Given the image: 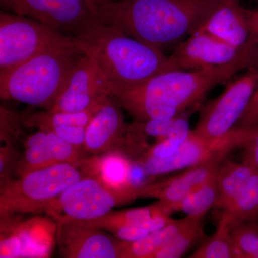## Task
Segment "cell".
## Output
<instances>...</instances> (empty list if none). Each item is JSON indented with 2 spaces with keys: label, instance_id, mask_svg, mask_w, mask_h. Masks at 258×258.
Here are the masks:
<instances>
[{
  "label": "cell",
  "instance_id": "52a82bcc",
  "mask_svg": "<svg viewBox=\"0 0 258 258\" xmlns=\"http://www.w3.org/2000/svg\"><path fill=\"white\" fill-rule=\"evenodd\" d=\"M100 3L101 0H0L3 10L33 19L71 37L101 24Z\"/></svg>",
  "mask_w": 258,
  "mask_h": 258
},
{
  "label": "cell",
  "instance_id": "d4e9b609",
  "mask_svg": "<svg viewBox=\"0 0 258 258\" xmlns=\"http://www.w3.org/2000/svg\"><path fill=\"white\" fill-rule=\"evenodd\" d=\"M217 198L218 187L217 174L183 199L176 205L175 211L180 210L187 216L203 218L210 209L215 207Z\"/></svg>",
  "mask_w": 258,
  "mask_h": 258
},
{
  "label": "cell",
  "instance_id": "8fae6325",
  "mask_svg": "<svg viewBox=\"0 0 258 258\" xmlns=\"http://www.w3.org/2000/svg\"><path fill=\"white\" fill-rule=\"evenodd\" d=\"M112 86L92 57L82 54L52 112H81L111 96Z\"/></svg>",
  "mask_w": 258,
  "mask_h": 258
},
{
  "label": "cell",
  "instance_id": "9a60e30c",
  "mask_svg": "<svg viewBox=\"0 0 258 258\" xmlns=\"http://www.w3.org/2000/svg\"><path fill=\"white\" fill-rule=\"evenodd\" d=\"M128 125L119 103L113 97H108L86 127L85 152L94 156L110 152L123 154Z\"/></svg>",
  "mask_w": 258,
  "mask_h": 258
},
{
  "label": "cell",
  "instance_id": "7a4b0ae2",
  "mask_svg": "<svg viewBox=\"0 0 258 258\" xmlns=\"http://www.w3.org/2000/svg\"><path fill=\"white\" fill-rule=\"evenodd\" d=\"M222 0H119L100 3L101 23L164 51L203 25Z\"/></svg>",
  "mask_w": 258,
  "mask_h": 258
},
{
  "label": "cell",
  "instance_id": "d6986e66",
  "mask_svg": "<svg viewBox=\"0 0 258 258\" xmlns=\"http://www.w3.org/2000/svg\"><path fill=\"white\" fill-rule=\"evenodd\" d=\"M130 159L120 152H110L101 157L85 159L81 165L86 174L96 176L108 186L139 198V193L130 189L127 184V176Z\"/></svg>",
  "mask_w": 258,
  "mask_h": 258
},
{
  "label": "cell",
  "instance_id": "5bb4252c",
  "mask_svg": "<svg viewBox=\"0 0 258 258\" xmlns=\"http://www.w3.org/2000/svg\"><path fill=\"white\" fill-rule=\"evenodd\" d=\"M84 152L52 131L39 129L25 140V151L19 158L15 171L20 177L32 171L56 164H80L85 159Z\"/></svg>",
  "mask_w": 258,
  "mask_h": 258
},
{
  "label": "cell",
  "instance_id": "30bf717a",
  "mask_svg": "<svg viewBox=\"0 0 258 258\" xmlns=\"http://www.w3.org/2000/svg\"><path fill=\"white\" fill-rule=\"evenodd\" d=\"M250 132L251 128L235 127L221 138L208 141L191 130L184 143L169 157H143L137 161L142 163L149 175L169 174L199 165L214 158L225 159L231 151L237 147H242Z\"/></svg>",
  "mask_w": 258,
  "mask_h": 258
},
{
  "label": "cell",
  "instance_id": "4fadbf2b",
  "mask_svg": "<svg viewBox=\"0 0 258 258\" xmlns=\"http://www.w3.org/2000/svg\"><path fill=\"white\" fill-rule=\"evenodd\" d=\"M244 47L239 50L210 34L198 30L179 43L169 55L171 69L195 71L222 66L237 58Z\"/></svg>",
  "mask_w": 258,
  "mask_h": 258
},
{
  "label": "cell",
  "instance_id": "ba28073f",
  "mask_svg": "<svg viewBox=\"0 0 258 258\" xmlns=\"http://www.w3.org/2000/svg\"><path fill=\"white\" fill-rule=\"evenodd\" d=\"M134 200L132 195L112 189L96 176L86 174L64 190L45 212L56 222L64 219L87 221Z\"/></svg>",
  "mask_w": 258,
  "mask_h": 258
},
{
  "label": "cell",
  "instance_id": "d6a6232c",
  "mask_svg": "<svg viewBox=\"0 0 258 258\" xmlns=\"http://www.w3.org/2000/svg\"><path fill=\"white\" fill-rule=\"evenodd\" d=\"M258 125V79L257 86L245 111L237 122V128H250Z\"/></svg>",
  "mask_w": 258,
  "mask_h": 258
},
{
  "label": "cell",
  "instance_id": "5b68a950",
  "mask_svg": "<svg viewBox=\"0 0 258 258\" xmlns=\"http://www.w3.org/2000/svg\"><path fill=\"white\" fill-rule=\"evenodd\" d=\"M81 166L56 164L0 185V217L46 211L64 190L86 175Z\"/></svg>",
  "mask_w": 258,
  "mask_h": 258
},
{
  "label": "cell",
  "instance_id": "2e32d148",
  "mask_svg": "<svg viewBox=\"0 0 258 258\" xmlns=\"http://www.w3.org/2000/svg\"><path fill=\"white\" fill-rule=\"evenodd\" d=\"M10 216L1 217L0 257H42L49 254L50 238L43 239L46 223L42 220L15 223Z\"/></svg>",
  "mask_w": 258,
  "mask_h": 258
},
{
  "label": "cell",
  "instance_id": "1f68e13d",
  "mask_svg": "<svg viewBox=\"0 0 258 258\" xmlns=\"http://www.w3.org/2000/svg\"><path fill=\"white\" fill-rule=\"evenodd\" d=\"M242 148L244 149L243 161L258 171V125L252 128Z\"/></svg>",
  "mask_w": 258,
  "mask_h": 258
},
{
  "label": "cell",
  "instance_id": "7c38bea8",
  "mask_svg": "<svg viewBox=\"0 0 258 258\" xmlns=\"http://www.w3.org/2000/svg\"><path fill=\"white\" fill-rule=\"evenodd\" d=\"M57 242L67 258H120L123 241L106 231L64 219L57 222Z\"/></svg>",
  "mask_w": 258,
  "mask_h": 258
},
{
  "label": "cell",
  "instance_id": "8992f818",
  "mask_svg": "<svg viewBox=\"0 0 258 258\" xmlns=\"http://www.w3.org/2000/svg\"><path fill=\"white\" fill-rule=\"evenodd\" d=\"M68 37L45 24L2 10L0 12V74L52 47L74 45Z\"/></svg>",
  "mask_w": 258,
  "mask_h": 258
},
{
  "label": "cell",
  "instance_id": "cb8c5ba5",
  "mask_svg": "<svg viewBox=\"0 0 258 258\" xmlns=\"http://www.w3.org/2000/svg\"><path fill=\"white\" fill-rule=\"evenodd\" d=\"M102 103L94 108L81 112H39L23 117V123L27 126L36 127L40 130L44 131L68 125L87 127L93 115L101 106Z\"/></svg>",
  "mask_w": 258,
  "mask_h": 258
},
{
  "label": "cell",
  "instance_id": "277c9868",
  "mask_svg": "<svg viewBox=\"0 0 258 258\" xmlns=\"http://www.w3.org/2000/svg\"><path fill=\"white\" fill-rule=\"evenodd\" d=\"M82 54L76 42L74 45L44 51L0 74V97L51 111L66 89Z\"/></svg>",
  "mask_w": 258,
  "mask_h": 258
},
{
  "label": "cell",
  "instance_id": "f546056e",
  "mask_svg": "<svg viewBox=\"0 0 258 258\" xmlns=\"http://www.w3.org/2000/svg\"><path fill=\"white\" fill-rule=\"evenodd\" d=\"M0 148V185L10 181L12 172L15 171L19 158L11 141H4Z\"/></svg>",
  "mask_w": 258,
  "mask_h": 258
},
{
  "label": "cell",
  "instance_id": "3957f363",
  "mask_svg": "<svg viewBox=\"0 0 258 258\" xmlns=\"http://www.w3.org/2000/svg\"><path fill=\"white\" fill-rule=\"evenodd\" d=\"M75 40L78 48L96 61L112 90L137 86L172 71L169 56L164 51L108 25L97 24Z\"/></svg>",
  "mask_w": 258,
  "mask_h": 258
},
{
  "label": "cell",
  "instance_id": "f1b7e54d",
  "mask_svg": "<svg viewBox=\"0 0 258 258\" xmlns=\"http://www.w3.org/2000/svg\"><path fill=\"white\" fill-rule=\"evenodd\" d=\"M169 214L163 213L155 215L142 223L132 227H123L112 232L115 237L125 242H134L138 240L163 228L172 220Z\"/></svg>",
  "mask_w": 258,
  "mask_h": 258
},
{
  "label": "cell",
  "instance_id": "44dd1931",
  "mask_svg": "<svg viewBox=\"0 0 258 258\" xmlns=\"http://www.w3.org/2000/svg\"><path fill=\"white\" fill-rule=\"evenodd\" d=\"M247 163L223 161L217 174L218 198L215 207L225 210L233 203L256 172Z\"/></svg>",
  "mask_w": 258,
  "mask_h": 258
},
{
  "label": "cell",
  "instance_id": "e0dca14e",
  "mask_svg": "<svg viewBox=\"0 0 258 258\" xmlns=\"http://www.w3.org/2000/svg\"><path fill=\"white\" fill-rule=\"evenodd\" d=\"M225 159L214 158L203 164L188 168L182 174L149 185L144 190L142 198H157L171 212L189 194L210 178L216 176Z\"/></svg>",
  "mask_w": 258,
  "mask_h": 258
},
{
  "label": "cell",
  "instance_id": "4dcf8cb0",
  "mask_svg": "<svg viewBox=\"0 0 258 258\" xmlns=\"http://www.w3.org/2000/svg\"><path fill=\"white\" fill-rule=\"evenodd\" d=\"M49 131L55 132L60 138L64 139L69 144H72L75 147L84 150L86 127L68 125V126L55 127Z\"/></svg>",
  "mask_w": 258,
  "mask_h": 258
},
{
  "label": "cell",
  "instance_id": "7402d4cb",
  "mask_svg": "<svg viewBox=\"0 0 258 258\" xmlns=\"http://www.w3.org/2000/svg\"><path fill=\"white\" fill-rule=\"evenodd\" d=\"M163 213L171 215L172 212L166 205L158 200L157 203L149 206L120 211L111 210L103 216L95 220L79 222L83 225L101 229L112 233L118 229L138 225L147 221L155 215Z\"/></svg>",
  "mask_w": 258,
  "mask_h": 258
},
{
  "label": "cell",
  "instance_id": "836d02e7",
  "mask_svg": "<svg viewBox=\"0 0 258 258\" xmlns=\"http://www.w3.org/2000/svg\"><path fill=\"white\" fill-rule=\"evenodd\" d=\"M103 2H113V1H119V0H101Z\"/></svg>",
  "mask_w": 258,
  "mask_h": 258
},
{
  "label": "cell",
  "instance_id": "484cf974",
  "mask_svg": "<svg viewBox=\"0 0 258 258\" xmlns=\"http://www.w3.org/2000/svg\"><path fill=\"white\" fill-rule=\"evenodd\" d=\"M232 221L246 222L258 218V171L230 206L222 210Z\"/></svg>",
  "mask_w": 258,
  "mask_h": 258
},
{
  "label": "cell",
  "instance_id": "9c48e42d",
  "mask_svg": "<svg viewBox=\"0 0 258 258\" xmlns=\"http://www.w3.org/2000/svg\"><path fill=\"white\" fill-rule=\"evenodd\" d=\"M258 69L250 68L215 99L209 102L200 112L194 132L208 141L221 138L235 128L253 96Z\"/></svg>",
  "mask_w": 258,
  "mask_h": 258
},
{
  "label": "cell",
  "instance_id": "ffe728a7",
  "mask_svg": "<svg viewBox=\"0 0 258 258\" xmlns=\"http://www.w3.org/2000/svg\"><path fill=\"white\" fill-rule=\"evenodd\" d=\"M195 217L187 216L172 220L160 230L152 232L134 242L123 241L120 258H153L178 233L189 225Z\"/></svg>",
  "mask_w": 258,
  "mask_h": 258
},
{
  "label": "cell",
  "instance_id": "603a6c76",
  "mask_svg": "<svg viewBox=\"0 0 258 258\" xmlns=\"http://www.w3.org/2000/svg\"><path fill=\"white\" fill-rule=\"evenodd\" d=\"M232 223L230 217L222 213L215 233L207 239L189 257L236 258L232 237Z\"/></svg>",
  "mask_w": 258,
  "mask_h": 258
},
{
  "label": "cell",
  "instance_id": "6da1fadb",
  "mask_svg": "<svg viewBox=\"0 0 258 258\" xmlns=\"http://www.w3.org/2000/svg\"><path fill=\"white\" fill-rule=\"evenodd\" d=\"M258 64V43L249 42L237 58L222 66L161 73L143 83L114 88L111 97L134 121L175 118L198 106L217 85Z\"/></svg>",
  "mask_w": 258,
  "mask_h": 258
},
{
  "label": "cell",
  "instance_id": "83f0119b",
  "mask_svg": "<svg viewBox=\"0 0 258 258\" xmlns=\"http://www.w3.org/2000/svg\"><path fill=\"white\" fill-rule=\"evenodd\" d=\"M232 237L236 258H258V218L233 222Z\"/></svg>",
  "mask_w": 258,
  "mask_h": 258
},
{
  "label": "cell",
  "instance_id": "4316f807",
  "mask_svg": "<svg viewBox=\"0 0 258 258\" xmlns=\"http://www.w3.org/2000/svg\"><path fill=\"white\" fill-rule=\"evenodd\" d=\"M204 236L203 218H195L189 225L180 231L164 247L154 254L153 258H178L182 257L194 244Z\"/></svg>",
  "mask_w": 258,
  "mask_h": 258
},
{
  "label": "cell",
  "instance_id": "ac0fdd59",
  "mask_svg": "<svg viewBox=\"0 0 258 258\" xmlns=\"http://www.w3.org/2000/svg\"><path fill=\"white\" fill-rule=\"evenodd\" d=\"M198 30L242 50L250 37L247 10L239 0H222Z\"/></svg>",
  "mask_w": 258,
  "mask_h": 258
}]
</instances>
